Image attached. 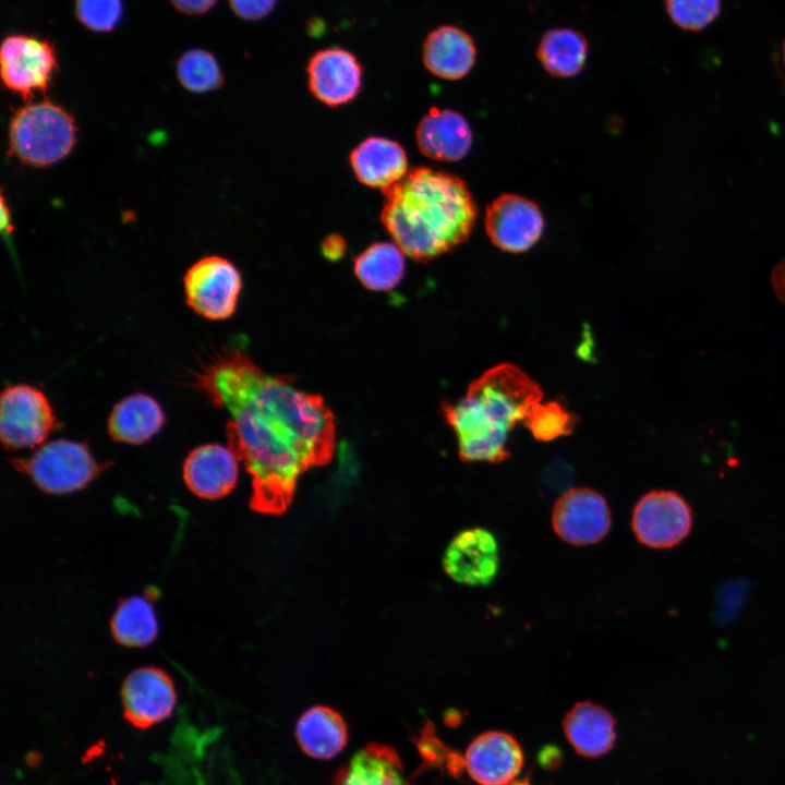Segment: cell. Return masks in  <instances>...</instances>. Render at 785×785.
I'll use <instances>...</instances> for the list:
<instances>
[{"label": "cell", "instance_id": "obj_1", "mask_svg": "<svg viewBox=\"0 0 785 785\" xmlns=\"http://www.w3.org/2000/svg\"><path fill=\"white\" fill-rule=\"evenodd\" d=\"M195 387L229 414L228 447L251 475L250 508L282 515L298 480L335 451L336 423L319 395L289 376L264 373L239 349L218 352L194 375Z\"/></svg>", "mask_w": 785, "mask_h": 785}, {"label": "cell", "instance_id": "obj_2", "mask_svg": "<svg viewBox=\"0 0 785 785\" xmlns=\"http://www.w3.org/2000/svg\"><path fill=\"white\" fill-rule=\"evenodd\" d=\"M381 221L402 252L430 262L463 243L476 220L478 207L458 176L415 167L383 191Z\"/></svg>", "mask_w": 785, "mask_h": 785}, {"label": "cell", "instance_id": "obj_3", "mask_svg": "<svg viewBox=\"0 0 785 785\" xmlns=\"http://www.w3.org/2000/svg\"><path fill=\"white\" fill-rule=\"evenodd\" d=\"M542 396L541 387L522 370L504 363L472 382L462 399L444 402L442 411L457 436L460 459L506 460L509 432Z\"/></svg>", "mask_w": 785, "mask_h": 785}, {"label": "cell", "instance_id": "obj_4", "mask_svg": "<svg viewBox=\"0 0 785 785\" xmlns=\"http://www.w3.org/2000/svg\"><path fill=\"white\" fill-rule=\"evenodd\" d=\"M75 131L72 114L62 107L50 101L26 105L11 119L10 154L27 166H50L70 154Z\"/></svg>", "mask_w": 785, "mask_h": 785}, {"label": "cell", "instance_id": "obj_5", "mask_svg": "<svg viewBox=\"0 0 785 785\" xmlns=\"http://www.w3.org/2000/svg\"><path fill=\"white\" fill-rule=\"evenodd\" d=\"M11 464L43 492L69 494L87 486L107 469L83 443L56 439L43 444L28 458H11Z\"/></svg>", "mask_w": 785, "mask_h": 785}, {"label": "cell", "instance_id": "obj_6", "mask_svg": "<svg viewBox=\"0 0 785 785\" xmlns=\"http://www.w3.org/2000/svg\"><path fill=\"white\" fill-rule=\"evenodd\" d=\"M58 422L46 395L27 384L7 386L0 399V439L7 450L45 444Z\"/></svg>", "mask_w": 785, "mask_h": 785}, {"label": "cell", "instance_id": "obj_7", "mask_svg": "<svg viewBox=\"0 0 785 785\" xmlns=\"http://www.w3.org/2000/svg\"><path fill=\"white\" fill-rule=\"evenodd\" d=\"M188 305L198 315L222 321L237 310L242 277L227 258L210 255L194 263L183 278Z\"/></svg>", "mask_w": 785, "mask_h": 785}, {"label": "cell", "instance_id": "obj_8", "mask_svg": "<svg viewBox=\"0 0 785 785\" xmlns=\"http://www.w3.org/2000/svg\"><path fill=\"white\" fill-rule=\"evenodd\" d=\"M693 515L684 496L672 490H653L635 505L631 528L647 547L665 550L680 544L691 532Z\"/></svg>", "mask_w": 785, "mask_h": 785}, {"label": "cell", "instance_id": "obj_9", "mask_svg": "<svg viewBox=\"0 0 785 785\" xmlns=\"http://www.w3.org/2000/svg\"><path fill=\"white\" fill-rule=\"evenodd\" d=\"M0 67L3 85L26 100L48 88L57 69L56 51L44 38L13 34L2 41Z\"/></svg>", "mask_w": 785, "mask_h": 785}, {"label": "cell", "instance_id": "obj_10", "mask_svg": "<svg viewBox=\"0 0 785 785\" xmlns=\"http://www.w3.org/2000/svg\"><path fill=\"white\" fill-rule=\"evenodd\" d=\"M484 227L497 249L517 254L527 252L541 239L544 217L533 201L507 193L487 206Z\"/></svg>", "mask_w": 785, "mask_h": 785}, {"label": "cell", "instance_id": "obj_11", "mask_svg": "<svg viewBox=\"0 0 785 785\" xmlns=\"http://www.w3.org/2000/svg\"><path fill=\"white\" fill-rule=\"evenodd\" d=\"M552 526L555 533L569 544H595L605 538L612 526L608 504L594 490H568L554 505Z\"/></svg>", "mask_w": 785, "mask_h": 785}, {"label": "cell", "instance_id": "obj_12", "mask_svg": "<svg viewBox=\"0 0 785 785\" xmlns=\"http://www.w3.org/2000/svg\"><path fill=\"white\" fill-rule=\"evenodd\" d=\"M121 701L125 720L146 729L172 714L177 693L172 678L164 669L144 666L125 677Z\"/></svg>", "mask_w": 785, "mask_h": 785}, {"label": "cell", "instance_id": "obj_13", "mask_svg": "<svg viewBox=\"0 0 785 785\" xmlns=\"http://www.w3.org/2000/svg\"><path fill=\"white\" fill-rule=\"evenodd\" d=\"M362 74V65L357 57L340 47L316 51L306 64L310 92L329 107L352 101L361 90Z\"/></svg>", "mask_w": 785, "mask_h": 785}, {"label": "cell", "instance_id": "obj_14", "mask_svg": "<svg viewBox=\"0 0 785 785\" xmlns=\"http://www.w3.org/2000/svg\"><path fill=\"white\" fill-rule=\"evenodd\" d=\"M443 565L446 573L461 584L487 585L498 572L497 540L483 528L463 530L447 546Z\"/></svg>", "mask_w": 785, "mask_h": 785}, {"label": "cell", "instance_id": "obj_15", "mask_svg": "<svg viewBox=\"0 0 785 785\" xmlns=\"http://www.w3.org/2000/svg\"><path fill=\"white\" fill-rule=\"evenodd\" d=\"M464 759L469 775L480 785H507L523 765L518 740L499 730L485 732L474 738Z\"/></svg>", "mask_w": 785, "mask_h": 785}, {"label": "cell", "instance_id": "obj_16", "mask_svg": "<svg viewBox=\"0 0 785 785\" xmlns=\"http://www.w3.org/2000/svg\"><path fill=\"white\" fill-rule=\"evenodd\" d=\"M239 459L227 446L205 444L185 458L182 476L186 487L203 499H219L237 485Z\"/></svg>", "mask_w": 785, "mask_h": 785}, {"label": "cell", "instance_id": "obj_17", "mask_svg": "<svg viewBox=\"0 0 785 785\" xmlns=\"http://www.w3.org/2000/svg\"><path fill=\"white\" fill-rule=\"evenodd\" d=\"M419 150L426 157L452 162L464 158L471 149L473 134L468 120L458 111L433 107L415 130Z\"/></svg>", "mask_w": 785, "mask_h": 785}, {"label": "cell", "instance_id": "obj_18", "mask_svg": "<svg viewBox=\"0 0 785 785\" xmlns=\"http://www.w3.org/2000/svg\"><path fill=\"white\" fill-rule=\"evenodd\" d=\"M422 60L433 75L448 81L464 77L474 67L476 46L472 36L456 25H442L426 36Z\"/></svg>", "mask_w": 785, "mask_h": 785}, {"label": "cell", "instance_id": "obj_19", "mask_svg": "<svg viewBox=\"0 0 785 785\" xmlns=\"http://www.w3.org/2000/svg\"><path fill=\"white\" fill-rule=\"evenodd\" d=\"M355 178L364 185L387 190L408 172L407 154L396 141L371 136L358 144L349 156Z\"/></svg>", "mask_w": 785, "mask_h": 785}, {"label": "cell", "instance_id": "obj_20", "mask_svg": "<svg viewBox=\"0 0 785 785\" xmlns=\"http://www.w3.org/2000/svg\"><path fill=\"white\" fill-rule=\"evenodd\" d=\"M615 725L616 720L608 710L590 701L576 703L563 721L569 744L585 758L601 757L614 747Z\"/></svg>", "mask_w": 785, "mask_h": 785}, {"label": "cell", "instance_id": "obj_21", "mask_svg": "<svg viewBox=\"0 0 785 785\" xmlns=\"http://www.w3.org/2000/svg\"><path fill=\"white\" fill-rule=\"evenodd\" d=\"M165 422L166 414L159 402L152 396L136 392L114 404L107 430L114 442L141 445L154 437Z\"/></svg>", "mask_w": 785, "mask_h": 785}, {"label": "cell", "instance_id": "obj_22", "mask_svg": "<svg viewBox=\"0 0 785 785\" xmlns=\"http://www.w3.org/2000/svg\"><path fill=\"white\" fill-rule=\"evenodd\" d=\"M330 785H410L396 750L370 742L334 775Z\"/></svg>", "mask_w": 785, "mask_h": 785}, {"label": "cell", "instance_id": "obj_23", "mask_svg": "<svg viewBox=\"0 0 785 785\" xmlns=\"http://www.w3.org/2000/svg\"><path fill=\"white\" fill-rule=\"evenodd\" d=\"M295 737L307 756L330 759L346 747L348 728L340 713L325 705H315L299 718Z\"/></svg>", "mask_w": 785, "mask_h": 785}, {"label": "cell", "instance_id": "obj_24", "mask_svg": "<svg viewBox=\"0 0 785 785\" xmlns=\"http://www.w3.org/2000/svg\"><path fill=\"white\" fill-rule=\"evenodd\" d=\"M535 52L542 68L550 75L559 78L573 77L585 65L589 41L575 28L554 27L542 35Z\"/></svg>", "mask_w": 785, "mask_h": 785}, {"label": "cell", "instance_id": "obj_25", "mask_svg": "<svg viewBox=\"0 0 785 785\" xmlns=\"http://www.w3.org/2000/svg\"><path fill=\"white\" fill-rule=\"evenodd\" d=\"M404 255L396 243L376 242L354 258L353 270L366 289L388 291L403 278Z\"/></svg>", "mask_w": 785, "mask_h": 785}, {"label": "cell", "instance_id": "obj_26", "mask_svg": "<svg viewBox=\"0 0 785 785\" xmlns=\"http://www.w3.org/2000/svg\"><path fill=\"white\" fill-rule=\"evenodd\" d=\"M113 639L121 645L142 648L158 635V620L152 602L141 595L121 600L110 620Z\"/></svg>", "mask_w": 785, "mask_h": 785}, {"label": "cell", "instance_id": "obj_27", "mask_svg": "<svg viewBox=\"0 0 785 785\" xmlns=\"http://www.w3.org/2000/svg\"><path fill=\"white\" fill-rule=\"evenodd\" d=\"M177 75L181 85L193 93L217 89L224 82L217 60L203 49H192L183 53L177 63Z\"/></svg>", "mask_w": 785, "mask_h": 785}, {"label": "cell", "instance_id": "obj_28", "mask_svg": "<svg viewBox=\"0 0 785 785\" xmlns=\"http://www.w3.org/2000/svg\"><path fill=\"white\" fill-rule=\"evenodd\" d=\"M576 421L575 414L557 401L535 403L523 420L531 434L542 442L570 434Z\"/></svg>", "mask_w": 785, "mask_h": 785}, {"label": "cell", "instance_id": "obj_29", "mask_svg": "<svg viewBox=\"0 0 785 785\" xmlns=\"http://www.w3.org/2000/svg\"><path fill=\"white\" fill-rule=\"evenodd\" d=\"M671 21L688 32L710 26L721 14L722 0H664Z\"/></svg>", "mask_w": 785, "mask_h": 785}, {"label": "cell", "instance_id": "obj_30", "mask_svg": "<svg viewBox=\"0 0 785 785\" xmlns=\"http://www.w3.org/2000/svg\"><path fill=\"white\" fill-rule=\"evenodd\" d=\"M75 11L80 22L96 32H108L120 21L121 0H76Z\"/></svg>", "mask_w": 785, "mask_h": 785}, {"label": "cell", "instance_id": "obj_31", "mask_svg": "<svg viewBox=\"0 0 785 785\" xmlns=\"http://www.w3.org/2000/svg\"><path fill=\"white\" fill-rule=\"evenodd\" d=\"M416 747L423 760L422 769H443L451 749L438 738L435 726L427 721L416 739Z\"/></svg>", "mask_w": 785, "mask_h": 785}, {"label": "cell", "instance_id": "obj_32", "mask_svg": "<svg viewBox=\"0 0 785 785\" xmlns=\"http://www.w3.org/2000/svg\"><path fill=\"white\" fill-rule=\"evenodd\" d=\"M277 0H229L232 11L241 19L256 21L266 17Z\"/></svg>", "mask_w": 785, "mask_h": 785}, {"label": "cell", "instance_id": "obj_33", "mask_svg": "<svg viewBox=\"0 0 785 785\" xmlns=\"http://www.w3.org/2000/svg\"><path fill=\"white\" fill-rule=\"evenodd\" d=\"M346 251L347 242L342 235L337 233L326 235L321 244L323 256L330 262H337L342 258Z\"/></svg>", "mask_w": 785, "mask_h": 785}, {"label": "cell", "instance_id": "obj_34", "mask_svg": "<svg viewBox=\"0 0 785 785\" xmlns=\"http://www.w3.org/2000/svg\"><path fill=\"white\" fill-rule=\"evenodd\" d=\"M538 761L545 770H555L563 762V753L560 749L554 745H546L540 749Z\"/></svg>", "mask_w": 785, "mask_h": 785}, {"label": "cell", "instance_id": "obj_35", "mask_svg": "<svg viewBox=\"0 0 785 785\" xmlns=\"http://www.w3.org/2000/svg\"><path fill=\"white\" fill-rule=\"evenodd\" d=\"M179 11L186 14H201L208 11L216 0H170Z\"/></svg>", "mask_w": 785, "mask_h": 785}, {"label": "cell", "instance_id": "obj_36", "mask_svg": "<svg viewBox=\"0 0 785 785\" xmlns=\"http://www.w3.org/2000/svg\"><path fill=\"white\" fill-rule=\"evenodd\" d=\"M771 282L775 295L785 304V258L773 268Z\"/></svg>", "mask_w": 785, "mask_h": 785}, {"label": "cell", "instance_id": "obj_37", "mask_svg": "<svg viewBox=\"0 0 785 785\" xmlns=\"http://www.w3.org/2000/svg\"><path fill=\"white\" fill-rule=\"evenodd\" d=\"M445 769L455 777L461 776L463 771L467 770L466 759L459 752L451 750Z\"/></svg>", "mask_w": 785, "mask_h": 785}, {"label": "cell", "instance_id": "obj_38", "mask_svg": "<svg viewBox=\"0 0 785 785\" xmlns=\"http://www.w3.org/2000/svg\"><path fill=\"white\" fill-rule=\"evenodd\" d=\"M11 217H10V208L5 204V200L2 196L1 197V228L2 230L7 229L8 231L11 228L10 225Z\"/></svg>", "mask_w": 785, "mask_h": 785}, {"label": "cell", "instance_id": "obj_39", "mask_svg": "<svg viewBox=\"0 0 785 785\" xmlns=\"http://www.w3.org/2000/svg\"><path fill=\"white\" fill-rule=\"evenodd\" d=\"M507 785H532L531 784V773L527 774L524 777H522L520 780L511 781Z\"/></svg>", "mask_w": 785, "mask_h": 785}, {"label": "cell", "instance_id": "obj_40", "mask_svg": "<svg viewBox=\"0 0 785 785\" xmlns=\"http://www.w3.org/2000/svg\"><path fill=\"white\" fill-rule=\"evenodd\" d=\"M783 61H784V64H785V41H784V44H783Z\"/></svg>", "mask_w": 785, "mask_h": 785}]
</instances>
